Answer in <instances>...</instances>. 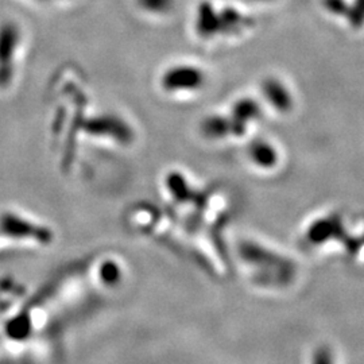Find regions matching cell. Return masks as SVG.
Returning <instances> with one entry per match:
<instances>
[{"label": "cell", "instance_id": "obj_11", "mask_svg": "<svg viewBox=\"0 0 364 364\" xmlns=\"http://www.w3.org/2000/svg\"><path fill=\"white\" fill-rule=\"evenodd\" d=\"M258 1H267V0H258Z\"/></svg>", "mask_w": 364, "mask_h": 364}, {"label": "cell", "instance_id": "obj_10", "mask_svg": "<svg viewBox=\"0 0 364 364\" xmlns=\"http://www.w3.org/2000/svg\"><path fill=\"white\" fill-rule=\"evenodd\" d=\"M173 1L174 0H144V7H147L149 10L164 13L173 7Z\"/></svg>", "mask_w": 364, "mask_h": 364}, {"label": "cell", "instance_id": "obj_4", "mask_svg": "<svg viewBox=\"0 0 364 364\" xmlns=\"http://www.w3.org/2000/svg\"><path fill=\"white\" fill-rule=\"evenodd\" d=\"M254 25V19L232 7H224L219 11V34H240Z\"/></svg>", "mask_w": 364, "mask_h": 364}, {"label": "cell", "instance_id": "obj_9", "mask_svg": "<svg viewBox=\"0 0 364 364\" xmlns=\"http://www.w3.org/2000/svg\"><path fill=\"white\" fill-rule=\"evenodd\" d=\"M321 3L326 11L332 15L346 18V15L348 13L350 3L347 0H321Z\"/></svg>", "mask_w": 364, "mask_h": 364}, {"label": "cell", "instance_id": "obj_2", "mask_svg": "<svg viewBox=\"0 0 364 364\" xmlns=\"http://www.w3.org/2000/svg\"><path fill=\"white\" fill-rule=\"evenodd\" d=\"M262 117V108L259 103L254 99L245 97L235 103L231 111V135L242 136L247 131L248 124Z\"/></svg>", "mask_w": 364, "mask_h": 364}, {"label": "cell", "instance_id": "obj_8", "mask_svg": "<svg viewBox=\"0 0 364 364\" xmlns=\"http://www.w3.org/2000/svg\"><path fill=\"white\" fill-rule=\"evenodd\" d=\"M346 19L353 28L364 26V0H353L350 3Z\"/></svg>", "mask_w": 364, "mask_h": 364}, {"label": "cell", "instance_id": "obj_5", "mask_svg": "<svg viewBox=\"0 0 364 364\" xmlns=\"http://www.w3.org/2000/svg\"><path fill=\"white\" fill-rule=\"evenodd\" d=\"M196 30L203 38H212L219 34V11L212 3L203 1L198 4Z\"/></svg>", "mask_w": 364, "mask_h": 364}, {"label": "cell", "instance_id": "obj_7", "mask_svg": "<svg viewBox=\"0 0 364 364\" xmlns=\"http://www.w3.org/2000/svg\"><path fill=\"white\" fill-rule=\"evenodd\" d=\"M248 154L262 166H272L277 162V158H278L277 150L274 149L273 144L263 139L252 141L248 147Z\"/></svg>", "mask_w": 364, "mask_h": 364}, {"label": "cell", "instance_id": "obj_1", "mask_svg": "<svg viewBox=\"0 0 364 364\" xmlns=\"http://www.w3.org/2000/svg\"><path fill=\"white\" fill-rule=\"evenodd\" d=\"M205 75L192 65L170 68L162 77V85L168 91H195L204 85Z\"/></svg>", "mask_w": 364, "mask_h": 364}, {"label": "cell", "instance_id": "obj_3", "mask_svg": "<svg viewBox=\"0 0 364 364\" xmlns=\"http://www.w3.org/2000/svg\"><path fill=\"white\" fill-rule=\"evenodd\" d=\"M262 91L266 100L279 112H289L293 108V96L287 85L275 77H267L262 82Z\"/></svg>", "mask_w": 364, "mask_h": 364}, {"label": "cell", "instance_id": "obj_6", "mask_svg": "<svg viewBox=\"0 0 364 364\" xmlns=\"http://www.w3.org/2000/svg\"><path fill=\"white\" fill-rule=\"evenodd\" d=\"M201 132L209 139H221L231 135L230 119L220 115L205 117L201 123Z\"/></svg>", "mask_w": 364, "mask_h": 364}]
</instances>
